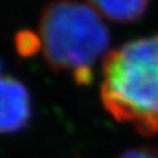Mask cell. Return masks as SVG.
<instances>
[{
  "label": "cell",
  "mask_w": 158,
  "mask_h": 158,
  "mask_svg": "<svg viewBox=\"0 0 158 158\" xmlns=\"http://www.w3.org/2000/svg\"><path fill=\"white\" fill-rule=\"evenodd\" d=\"M100 99L116 121L144 136L158 132V32L127 42L104 57Z\"/></svg>",
  "instance_id": "cell-1"
},
{
  "label": "cell",
  "mask_w": 158,
  "mask_h": 158,
  "mask_svg": "<svg viewBox=\"0 0 158 158\" xmlns=\"http://www.w3.org/2000/svg\"><path fill=\"white\" fill-rule=\"evenodd\" d=\"M42 56L56 71H67L78 85H91L94 66L111 42L108 28L90 4L54 0L38 24Z\"/></svg>",
  "instance_id": "cell-2"
},
{
  "label": "cell",
  "mask_w": 158,
  "mask_h": 158,
  "mask_svg": "<svg viewBox=\"0 0 158 158\" xmlns=\"http://www.w3.org/2000/svg\"><path fill=\"white\" fill-rule=\"evenodd\" d=\"M32 116L31 94L21 81L0 74V135L15 133Z\"/></svg>",
  "instance_id": "cell-3"
},
{
  "label": "cell",
  "mask_w": 158,
  "mask_h": 158,
  "mask_svg": "<svg viewBox=\"0 0 158 158\" xmlns=\"http://www.w3.org/2000/svg\"><path fill=\"white\" fill-rule=\"evenodd\" d=\"M150 0H88V4L115 23H132L146 12Z\"/></svg>",
  "instance_id": "cell-4"
},
{
  "label": "cell",
  "mask_w": 158,
  "mask_h": 158,
  "mask_svg": "<svg viewBox=\"0 0 158 158\" xmlns=\"http://www.w3.org/2000/svg\"><path fill=\"white\" fill-rule=\"evenodd\" d=\"M16 45H17V50L21 56H29V54L36 53L37 50H41L38 36H36V34H33L31 32L19 33Z\"/></svg>",
  "instance_id": "cell-5"
},
{
  "label": "cell",
  "mask_w": 158,
  "mask_h": 158,
  "mask_svg": "<svg viewBox=\"0 0 158 158\" xmlns=\"http://www.w3.org/2000/svg\"><path fill=\"white\" fill-rule=\"evenodd\" d=\"M118 158H158V152L150 148H133L125 150Z\"/></svg>",
  "instance_id": "cell-6"
}]
</instances>
